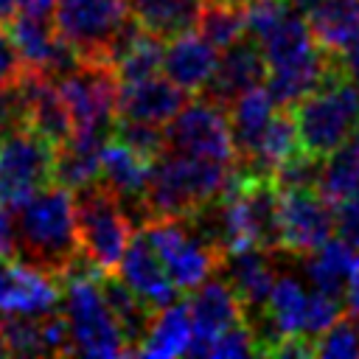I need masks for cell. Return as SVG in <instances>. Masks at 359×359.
Listing matches in <instances>:
<instances>
[{"instance_id":"obj_1","label":"cell","mask_w":359,"mask_h":359,"mask_svg":"<svg viewBox=\"0 0 359 359\" xmlns=\"http://www.w3.org/2000/svg\"><path fill=\"white\" fill-rule=\"evenodd\" d=\"M11 261H20L31 269H39L62 280L81 255L73 191L59 182H50L28 199H22L20 205H11Z\"/></svg>"},{"instance_id":"obj_2","label":"cell","mask_w":359,"mask_h":359,"mask_svg":"<svg viewBox=\"0 0 359 359\" xmlns=\"http://www.w3.org/2000/svg\"><path fill=\"white\" fill-rule=\"evenodd\" d=\"M236 177V165L163 149L151 160L146 205L157 216H191L202 205L219 199Z\"/></svg>"},{"instance_id":"obj_3","label":"cell","mask_w":359,"mask_h":359,"mask_svg":"<svg viewBox=\"0 0 359 359\" xmlns=\"http://www.w3.org/2000/svg\"><path fill=\"white\" fill-rule=\"evenodd\" d=\"M289 109L300 149L325 160L359 129V87L331 65V73Z\"/></svg>"},{"instance_id":"obj_4","label":"cell","mask_w":359,"mask_h":359,"mask_svg":"<svg viewBox=\"0 0 359 359\" xmlns=\"http://www.w3.org/2000/svg\"><path fill=\"white\" fill-rule=\"evenodd\" d=\"M59 309L67 323L73 353L84 356H132L126 337L101 292L98 275H73L62 280Z\"/></svg>"},{"instance_id":"obj_5","label":"cell","mask_w":359,"mask_h":359,"mask_svg":"<svg viewBox=\"0 0 359 359\" xmlns=\"http://www.w3.org/2000/svg\"><path fill=\"white\" fill-rule=\"evenodd\" d=\"M73 205L81 252L95 264L98 272H115L137 227L129 222L118 196L101 180L76 188Z\"/></svg>"},{"instance_id":"obj_6","label":"cell","mask_w":359,"mask_h":359,"mask_svg":"<svg viewBox=\"0 0 359 359\" xmlns=\"http://www.w3.org/2000/svg\"><path fill=\"white\" fill-rule=\"evenodd\" d=\"M160 255L168 278L180 289V294L194 292L202 280L219 272L224 255L213 247L188 216H157L140 227Z\"/></svg>"},{"instance_id":"obj_7","label":"cell","mask_w":359,"mask_h":359,"mask_svg":"<svg viewBox=\"0 0 359 359\" xmlns=\"http://www.w3.org/2000/svg\"><path fill=\"white\" fill-rule=\"evenodd\" d=\"M53 22L79 59L109 62L118 36L132 22V14L126 0H56Z\"/></svg>"},{"instance_id":"obj_8","label":"cell","mask_w":359,"mask_h":359,"mask_svg":"<svg viewBox=\"0 0 359 359\" xmlns=\"http://www.w3.org/2000/svg\"><path fill=\"white\" fill-rule=\"evenodd\" d=\"M56 81L67 104L73 132H109L112 135L115 118H118V90H121L115 65L79 59Z\"/></svg>"},{"instance_id":"obj_9","label":"cell","mask_w":359,"mask_h":359,"mask_svg":"<svg viewBox=\"0 0 359 359\" xmlns=\"http://www.w3.org/2000/svg\"><path fill=\"white\" fill-rule=\"evenodd\" d=\"M56 143L34 126L0 135V205L11 208L53 182Z\"/></svg>"},{"instance_id":"obj_10","label":"cell","mask_w":359,"mask_h":359,"mask_svg":"<svg viewBox=\"0 0 359 359\" xmlns=\"http://www.w3.org/2000/svg\"><path fill=\"white\" fill-rule=\"evenodd\" d=\"M165 149L236 165L238 157L227 107L208 95L185 101L182 109L165 123Z\"/></svg>"},{"instance_id":"obj_11","label":"cell","mask_w":359,"mask_h":359,"mask_svg":"<svg viewBox=\"0 0 359 359\" xmlns=\"http://www.w3.org/2000/svg\"><path fill=\"white\" fill-rule=\"evenodd\" d=\"M334 233V202H328L314 185L280 188V252L306 255Z\"/></svg>"},{"instance_id":"obj_12","label":"cell","mask_w":359,"mask_h":359,"mask_svg":"<svg viewBox=\"0 0 359 359\" xmlns=\"http://www.w3.org/2000/svg\"><path fill=\"white\" fill-rule=\"evenodd\" d=\"M191 314L188 356H210L213 342L233 325L247 323L244 306L224 278H208L185 297Z\"/></svg>"},{"instance_id":"obj_13","label":"cell","mask_w":359,"mask_h":359,"mask_svg":"<svg viewBox=\"0 0 359 359\" xmlns=\"http://www.w3.org/2000/svg\"><path fill=\"white\" fill-rule=\"evenodd\" d=\"M149 174H151V160L146 154L135 151L118 137H109L104 143L98 180L118 196L121 208L126 210L135 227H143L146 222H151V213L146 205Z\"/></svg>"},{"instance_id":"obj_14","label":"cell","mask_w":359,"mask_h":359,"mask_svg":"<svg viewBox=\"0 0 359 359\" xmlns=\"http://www.w3.org/2000/svg\"><path fill=\"white\" fill-rule=\"evenodd\" d=\"M8 34L22 56V65L31 70H42V73L59 79L79 62V53L59 34L53 14L17 11L14 20L8 22Z\"/></svg>"},{"instance_id":"obj_15","label":"cell","mask_w":359,"mask_h":359,"mask_svg":"<svg viewBox=\"0 0 359 359\" xmlns=\"http://www.w3.org/2000/svg\"><path fill=\"white\" fill-rule=\"evenodd\" d=\"M269 65L264 59L261 45L252 36H241L233 45H227L224 50H219V62L216 70L210 76V81L205 84V90L199 95H208L224 107H230L241 93H247L250 87H258L266 81Z\"/></svg>"},{"instance_id":"obj_16","label":"cell","mask_w":359,"mask_h":359,"mask_svg":"<svg viewBox=\"0 0 359 359\" xmlns=\"http://www.w3.org/2000/svg\"><path fill=\"white\" fill-rule=\"evenodd\" d=\"M3 339L14 356H65L73 353L62 309L42 314H6L0 317Z\"/></svg>"},{"instance_id":"obj_17","label":"cell","mask_w":359,"mask_h":359,"mask_svg":"<svg viewBox=\"0 0 359 359\" xmlns=\"http://www.w3.org/2000/svg\"><path fill=\"white\" fill-rule=\"evenodd\" d=\"M115 272L154 311H160V309H165V306L180 300V289L168 278L160 255L154 252L151 241L146 238V233L140 227L135 230V236H132V241H129V247H126V252H123V258H121Z\"/></svg>"},{"instance_id":"obj_18","label":"cell","mask_w":359,"mask_h":359,"mask_svg":"<svg viewBox=\"0 0 359 359\" xmlns=\"http://www.w3.org/2000/svg\"><path fill=\"white\" fill-rule=\"evenodd\" d=\"M62 300V280L20 261L0 258V317L42 314Z\"/></svg>"},{"instance_id":"obj_19","label":"cell","mask_w":359,"mask_h":359,"mask_svg":"<svg viewBox=\"0 0 359 359\" xmlns=\"http://www.w3.org/2000/svg\"><path fill=\"white\" fill-rule=\"evenodd\" d=\"M275 255H278V250L247 247V250L227 252L219 266L224 280L238 294L247 323H252L258 314H264L266 297L275 283Z\"/></svg>"},{"instance_id":"obj_20","label":"cell","mask_w":359,"mask_h":359,"mask_svg":"<svg viewBox=\"0 0 359 359\" xmlns=\"http://www.w3.org/2000/svg\"><path fill=\"white\" fill-rule=\"evenodd\" d=\"M188 101V93L180 90L168 76H146L137 81H121L118 90V118L129 121H146V123H168L182 104Z\"/></svg>"},{"instance_id":"obj_21","label":"cell","mask_w":359,"mask_h":359,"mask_svg":"<svg viewBox=\"0 0 359 359\" xmlns=\"http://www.w3.org/2000/svg\"><path fill=\"white\" fill-rule=\"evenodd\" d=\"M219 50L194 28L163 45V76H168L188 95H199L210 81Z\"/></svg>"},{"instance_id":"obj_22","label":"cell","mask_w":359,"mask_h":359,"mask_svg":"<svg viewBox=\"0 0 359 359\" xmlns=\"http://www.w3.org/2000/svg\"><path fill=\"white\" fill-rule=\"evenodd\" d=\"M109 137H112L109 132H70V137L56 146L53 182L76 191V188L98 180L101 151Z\"/></svg>"},{"instance_id":"obj_23","label":"cell","mask_w":359,"mask_h":359,"mask_svg":"<svg viewBox=\"0 0 359 359\" xmlns=\"http://www.w3.org/2000/svg\"><path fill=\"white\" fill-rule=\"evenodd\" d=\"M331 73V53L320 45L286 65L269 67L266 73V90L278 107H294L300 98H306L325 76Z\"/></svg>"},{"instance_id":"obj_24","label":"cell","mask_w":359,"mask_h":359,"mask_svg":"<svg viewBox=\"0 0 359 359\" xmlns=\"http://www.w3.org/2000/svg\"><path fill=\"white\" fill-rule=\"evenodd\" d=\"M303 14L323 50L339 53L359 42V0H314Z\"/></svg>"},{"instance_id":"obj_25","label":"cell","mask_w":359,"mask_h":359,"mask_svg":"<svg viewBox=\"0 0 359 359\" xmlns=\"http://www.w3.org/2000/svg\"><path fill=\"white\" fill-rule=\"evenodd\" d=\"M275 101L269 95L266 87H250L247 93H241L227 109L230 115V132H233V143H236V157L238 163L250 160V154L255 151L264 129L269 126L272 115H275Z\"/></svg>"},{"instance_id":"obj_26","label":"cell","mask_w":359,"mask_h":359,"mask_svg":"<svg viewBox=\"0 0 359 359\" xmlns=\"http://www.w3.org/2000/svg\"><path fill=\"white\" fill-rule=\"evenodd\" d=\"M132 20L151 36L168 42L196 28L199 0H126Z\"/></svg>"},{"instance_id":"obj_27","label":"cell","mask_w":359,"mask_h":359,"mask_svg":"<svg viewBox=\"0 0 359 359\" xmlns=\"http://www.w3.org/2000/svg\"><path fill=\"white\" fill-rule=\"evenodd\" d=\"M98 283H101V292H104V297H107V303H109V309H112V314H115V320H118L123 337H126L129 351L137 353V348H140V342L146 339V334H149V328H151L157 311H154L143 297H137V294H135L118 275H112V272H101V275H98Z\"/></svg>"},{"instance_id":"obj_28","label":"cell","mask_w":359,"mask_h":359,"mask_svg":"<svg viewBox=\"0 0 359 359\" xmlns=\"http://www.w3.org/2000/svg\"><path fill=\"white\" fill-rule=\"evenodd\" d=\"M264 50V59L269 67H278V65H286V62H294L306 53H311L317 48L314 42V34L309 28V20L300 8H294L289 3V8L280 14V20L264 34L255 39Z\"/></svg>"},{"instance_id":"obj_29","label":"cell","mask_w":359,"mask_h":359,"mask_svg":"<svg viewBox=\"0 0 359 359\" xmlns=\"http://www.w3.org/2000/svg\"><path fill=\"white\" fill-rule=\"evenodd\" d=\"M297 151H300V140H297L294 115L289 107H278V112L272 115L269 126L264 129L255 151L250 154V160H244L238 165L250 174H269L272 177Z\"/></svg>"},{"instance_id":"obj_30","label":"cell","mask_w":359,"mask_h":359,"mask_svg":"<svg viewBox=\"0 0 359 359\" xmlns=\"http://www.w3.org/2000/svg\"><path fill=\"white\" fill-rule=\"evenodd\" d=\"M353 247L348 241H342L339 236L323 241L317 250L303 255V269L311 280L314 289H323L328 294H339L345 297L348 280H351V269H353Z\"/></svg>"},{"instance_id":"obj_31","label":"cell","mask_w":359,"mask_h":359,"mask_svg":"<svg viewBox=\"0 0 359 359\" xmlns=\"http://www.w3.org/2000/svg\"><path fill=\"white\" fill-rule=\"evenodd\" d=\"M188 345H191V314H188V303L177 300L154 314V323L146 339L140 342L137 356L171 359L188 353Z\"/></svg>"},{"instance_id":"obj_32","label":"cell","mask_w":359,"mask_h":359,"mask_svg":"<svg viewBox=\"0 0 359 359\" xmlns=\"http://www.w3.org/2000/svg\"><path fill=\"white\" fill-rule=\"evenodd\" d=\"M317 191L334 205L359 194V129L323 160Z\"/></svg>"},{"instance_id":"obj_33","label":"cell","mask_w":359,"mask_h":359,"mask_svg":"<svg viewBox=\"0 0 359 359\" xmlns=\"http://www.w3.org/2000/svg\"><path fill=\"white\" fill-rule=\"evenodd\" d=\"M196 31L216 50H224L227 45H233L236 39H241L247 34L244 6L233 3V0H208V3H202L199 17H196Z\"/></svg>"},{"instance_id":"obj_34","label":"cell","mask_w":359,"mask_h":359,"mask_svg":"<svg viewBox=\"0 0 359 359\" xmlns=\"http://www.w3.org/2000/svg\"><path fill=\"white\" fill-rule=\"evenodd\" d=\"M163 39L146 34L140 28L137 39L129 45V50L115 62V70H118V79L121 81H137V79H146V76H154L163 70Z\"/></svg>"},{"instance_id":"obj_35","label":"cell","mask_w":359,"mask_h":359,"mask_svg":"<svg viewBox=\"0 0 359 359\" xmlns=\"http://www.w3.org/2000/svg\"><path fill=\"white\" fill-rule=\"evenodd\" d=\"M314 356H331V359L359 356V317L353 311H345L325 334L314 339Z\"/></svg>"},{"instance_id":"obj_36","label":"cell","mask_w":359,"mask_h":359,"mask_svg":"<svg viewBox=\"0 0 359 359\" xmlns=\"http://www.w3.org/2000/svg\"><path fill=\"white\" fill-rule=\"evenodd\" d=\"M112 137L123 140L135 151L146 154L154 160L165 149V126L163 123H146V121H129V118H115Z\"/></svg>"},{"instance_id":"obj_37","label":"cell","mask_w":359,"mask_h":359,"mask_svg":"<svg viewBox=\"0 0 359 359\" xmlns=\"http://www.w3.org/2000/svg\"><path fill=\"white\" fill-rule=\"evenodd\" d=\"M339 317H342V297L339 294H328L323 289H314V292H309V309H306V328H303V334L309 339H317Z\"/></svg>"},{"instance_id":"obj_38","label":"cell","mask_w":359,"mask_h":359,"mask_svg":"<svg viewBox=\"0 0 359 359\" xmlns=\"http://www.w3.org/2000/svg\"><path fill=\"white\" fill-rule=\"evenodd\" d=\"M258 353L255 348V334L250 328V323H238L233 328H227L210 348V356L216 359H233V356H252Z\"/></svg>"},{"instance_id":"obj_39","label":"cell","mask_w":359,"mask_h":359,"mask_svg":"<svg viewBox=\"0 0 359 359\" xmlns=\"http://www.w3.org/2000/svg\"><path fill=\"white\" fill-rule=\"evenodd\" d=\"M334 219H337V236L348 241L353 250H359V194L337 202Z\"/></svg>"},{"instance_id":"obj_40","label":"cell","mask_w":359,"mask_h":359,"mask_svg":"<svg viewBox=\"0 0 359 359\" xmlns=\"http://www.w3.org/2000/svg\"><path fill=\"white\" fill-rule=\"evenodd\" d=\"M331 65L359 87V42L348 45V48L339 50V53H331Z\"/></svg>"},{"instance_id":"obj_41","label":"cell","mask_w":359,"mask_h":359,"mask_svg":"<svg viewBox=\"0 0 359 359\" xmlns=\"http://www.w3.org/2000/svg\"><path fill=\"white\" fill-rule=\"evenodd\" d=\"M345 297H348V311H353L359 317V255L353 258V269H351V280H348Z\"/></svg>"},{"instance_id":"obj_42","label":"cell","mask_w":359,"mask_h":359,"mask_svg":"<svg viewBox=\"0 0 359 359\" xmlns=\"http://www.w3.org/2000/svg\"><path fill=\"white\" fill-rule=\"evenodd\" d=\"M56 0H17V11L22 14H53Z\"/></svg>"},{"instance_id":"obj_43","label":"cell","mask_w":359,"mask_h":359,"mask_svg":"<svg viewBox=\"0 0 359 359\" xmlns=\"http://www.w3.org/2000/svg\"><path fill=\"white\" fill-rule=\"evenodd\" d=\"M14 14H17V0H0V28H8Z\"/></svg>"},{"instance_id":"obj_44","label":"cell","mask_w":359,"mask_h":359,"mask_svg":"<svg viewBox=\"0 0 359 359\" xmlns=\"http://www.w3.org/2000/svg\"><path fill=\"white\" fill-rule=\"evenodd\" d=\"M0 356H8V348H6V339H3V328H0Z\"/></svg>"},{"instance_id":"obj_45","label":"cell","mask_w":359,"mask_h":359,"mask_svg":"<svg viewBox=\"0 0 359 359\" xmlns=\"http://www.w3.org/2000/svg\"><path fill=\"white\" fill-rule=\"evenodd\" d=\"M233 3H241V6H247V3H250V0H233Z\"/></svg>"},{"instance_id":"obj_46","label":"cell","mask_w":359,"mask_h":359,"mask_svg":"<svg viewBox=\"0 0 359 359\" xmlns=\"http://www.w3.org/2000/svg\"><path fill=\"white\" fill-rule=\"evenodd\" d=\"M199 3H208V0H199Z\"/></svg>"},{"instance_id":"obj_47","label":"cell","mask_w":359,"mask_h":359,"mask_svg":"<svg viewBox=\"0 0 359 359\" xmlns=\"http://www.w3.org/2000/svg\"><path fill=\"white\" fill-rule=\"evenodd\" d=\"M0 87H3V84H0Z\"/></svg>"}]
</instances>
